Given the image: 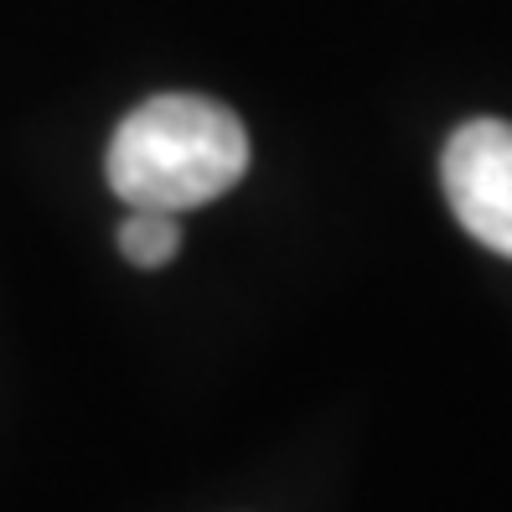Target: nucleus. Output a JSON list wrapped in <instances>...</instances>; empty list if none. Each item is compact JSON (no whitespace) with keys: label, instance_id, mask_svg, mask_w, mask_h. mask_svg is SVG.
<instances>
[{"label":"nucleus","instance_id":"nucleus-1","mask_svg":"<svg viewBox=\"0 0 512 512\" xmlns=\"http://www.w3.org/2000/svg\"><path fill=\"white\" fill-rule=\"evenodd\" d=\"M104 171L125 207L187 213L244 182L249 130L218 99L156 94L119 119Z\"/></svg>","mask_w":512,"mask_h":512},{"label":"nucleus","instance_id":"nucleus-3","mask_svg":"<svg viewBox=\"0 0 512 512\" xmlns=\"http://www.w3.org/2000/svg\"><path fill=\"white\" fill-rule=\"evenodd\" d=\"M176 249H182V223H176V213L130 207V218L119 223V254L135 269H161V264L176 259Z\"/></svg>","mask_w":512,"mask_h":512},{"label":"nucleus","instance_id":"nucleus-2","mask_svg":"<svg viewBox=\"0 0 512 512\" xmlns=\"http://www.w3.org/2000/svg\"><path fill=\"white\" fill-rule=\"evenodd\" d=\"M440 187L456 223L512 259V125L507 119H471L445 140Z\"/></svg>","mask_w":512,"mask_h":512}]
</instances>
